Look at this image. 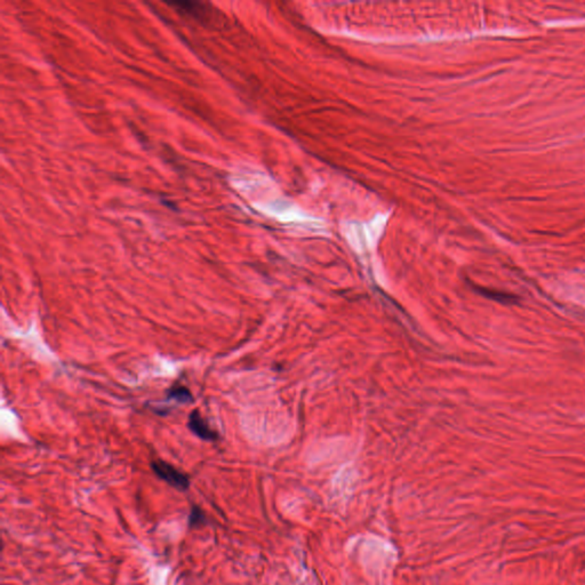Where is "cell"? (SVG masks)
Returning <instances> with one entry per match:
<instances>
[{"label": "cell", "instance_id": "obj_1", "mask_svg": "<svg viewBox=\"0 0 585 585\" xmlns=\"http://www.w3.org/2000/svg\"><path fill=\"white\" fill-rule=\"evenodd\" d=\"M151 469L155 475L162 481L168 483L170 487L180 491H185L190 488V478L182 471L178 470L167 462L162 460H155L151 462Z\"/></svg>", "mask_w": 585, "mask_h": 585}, {"label": "cell", "instance_id": "obj_2", "mask_svg": "<svg viewBox=\"0 0 585 585\" xmlns=\"http://www.w3.org/2000/svg\"><path fill=\"white\" fill-rule=\"evenodd\" d=\"M189 430L204 441H216L218 439V433L210 426L206 420L201 416L198 411H192L188 420Z\"/></svg>", "mask_w": 585, "mask_h": 585}, {"label": "cell", "instance_id": "obj_3", "mask_svg": "<svg viewBox=\"0 0 585 585\" xmlns=\"http://www.w3.org/2000/svg\"><path fill=\"white\" fill-rule=\"evenodd\" d=\"M167 398L171 400H175L180 404H191L193 401V396L190 392L188 387L181 384H174L167 390Z\"/></svg>", "mask_w": 585, "mask_h": 585}, {"label": "cell", "instance_id": "obj_4", "mask_svg": "<svg viewBox=\"0 0 585 585\" xmlns=\"http://www.w3.org/2000/svg\"><path fill=\"white\" fill-rule=\"evenodd\" d=\"M479 293H481L482 295H485L487 297H490V299H494L496 301H500V302H504V303H513L514 300H516V296L511 295V294H506V293H503V292H495V290H490V289H485V288H481L479 289Z\"/></svg>", "mask_w": 585, "mask_h": 585}, {"label": "cell", "instance_id": "obj_5", "mask_svg": "<svg viewBox=\"0 0 585 585\" xmlns=\"http://www.w3.org/2000/svg\"><path fill=\"white\" fill-rule=\"evenodd\" d=\"M206 516H205V513L201 511V509L198 508V506H192L191 509V512H190V517H189V525L190 527H200L203 526L204 524H206Z\"/></svg>", "mask_w": 585, "mask_h": 585}]
</instances>
